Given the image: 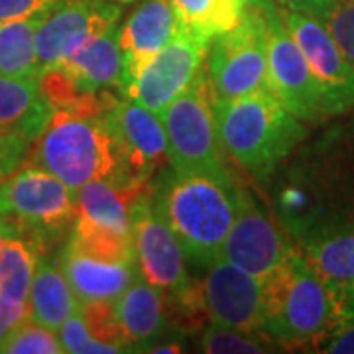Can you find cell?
<instances>
[{
    "instance_id": "74e56055",
    "label": "cell",
    "mask_w": 354,
    "mask_h": 354,
    "mask_svg": "<svg viewBox=\"0 0 354 354\" xmlns=\"http://www.w3.org/2000/svg\"><path fill=\"white\" fill-rule=\"evenodd\" d=\"M8 230H10V225H8V223L2 218V215H0V250H2V244H4V239H6Z\"/></svg>"
},
{
    "instance_id": "cb8c5ba5",
    "label": "cell",
    "mask_w": 354,
    "mask_h": 354,
    "mask_svg": "<svg viewBox=\"0 0 354 354\" xmlns=\"http://www.w3.org/2000/svg\"><path fill=\"white\" fill-rule=\"evenodd\" d=\"M41 16L0 22V73L20 79L39 77L36 30Z\"/></svg>"
},
{
    "instance_id": "1f68e13d",
    "label": "cell",
    "mask_w": 354,
    "mask_h": 354,
    "mask_svg": "<svg viewBox=\"0 0 354 354\" xmlns=\"http://www.w3.org/2000/svg\"><path fill=\"white\" fill-rule=\"evenodd\" d=\"M32 144L16 136H8L0 132V181L12 176L14 171L20 167Z\"/></svg>"
},
{
    "instance_id": "ffe728a7",
    "label": "cell",
    "mask_w": 354,
    "mask_h": 354,
    "mask_svg": "<svg viewBox=\"0 0 354 354\" xmlns=\"http://www.w3.org/2000/svg\"><path fill=\"white\" fill-rule=\"evenodd\" d=\"M113 305L127 339L128 353L152 351L165 327L164 291L138 274Z\"/></svg>"
},
{
    "instance_id": "83f0119b",
    "label": "cell",
    "mask_w": 354,
    "mask_h": 354,
    "mask_svg": "<svg viewBox=\"0 0 354 354\" xmlns=\"http://www.w3.org/2000/svg\"><path fill=\"white\" fill-rule=\"evenodd\" d=\"M81 313H83L88 333L97 341L113 344L120 353L122 351L128 353L124 333H122V327L116 319L114 305L111 301H91V304L81 305Z\"/></svg>"
},
{
    "instance_id": "4dcf8cb0",
    "label": "cell",
    "mask_w": 354,
    "mask_h": 354,
    "mask_svg": "<svg viewBox=\"0 0 354 354\" xmlns=\"http://www.w3.org/2000/svg\"><path fill=\"white\" fill-rule=\"evenodd\" d=\"M315 353L354 354V317L337 321L329 330L309 344Z\"/></svg>"
},
{
    "instance_id": "4316f807",
    "label": "cell",
    "mask_w": 354,
    "mask_h": 354,
    "mask_svg": "<svg viewBox=\"0 0 354 354\" xmlns=\"http://www.w3.org/2000/svg\"><path fill=\"white\" fill-rule=\"evenodd\" d=\"M0 353L6 354H62L65 353L55 330L28 319L2 344Z\"/></svg>"
},
{
    "instance_id": "2e32d148",
    "label": "cell",
    "mask_w": 354,
    "mask_h": 354,
    "mask_svg": "<svg viewBox=\"0 0 354 354\" xmlns=\"http://www.w3.org/2000/svg\"><path fill=\"white\" fill-rule=\"evenodd\" d=\"M295 250L274 221L254 203L252 195L236 187V218L230 227L221 258L241 266L258 279L270 278Z\"/></svg>"
},
{
    "instance_id": "5b68a950",
    "label": "cell",
    "mask_w": 354,
    "mask_h": 354,
    "mask_svg": "<svg viewBox=\"0 0 354 354\" xmlns=\"http://www.w3.org/2000/svg\"><path fill=\"white\" fill-rule=\"evenodd\" d=\"M167 136L169 165L177 176H207L234 185L218 136L213 93L203 69L189 87L160 114Z\"/></svg>"
},
{
    "instance_id": "5bb4252c",
    "label": "cell",
    "mask_w": 354,
    "mask_h": 354,
    "mask_svg": "<svg viewBox=\"0 0 354 354\" xmlns=\"http://www.w3.org/2000/svg\"><path fill=\"white\" fill-rule=\"evenodd\" d=\"M199 297L203 311L213 325L262 335L266 311L264 281L242 270L241 266L218 256L207 268Z\"/></svg>"
},
{
    "instance_id": "52a82bcc",
    "label": "cell",
    "mask_w": 354,
    "mask_h": 354,
    "mask_svg": "<svg viewBox=\"0 0 354 354\" xmlns=\"http://www.w3.org/2000/svg\"><path fill=\"white\" fill-rule=\"evenodd\" d=\"M205 64L215 99L230 101L254 93H270L268 20L260 2L250 4L234 28L211 39Z\"/></svg>"
},
{
    "instance_id": "836d02e7",
    "label": "cell",
    "mask_w": 354,
    "mask_h": 354,
    "mask_svg": "<svg viewBox=\"0 0 354 354\" xmlns=\"http://www.w3.org/2000/svg\"><path fill=\"white\" fill-rule=\"evenodd\" d=\"M30 319V304H18L10 301L0 295V348L6 339L18 329L24 321Z\"/></svg>"
},
{
    "instance_id": "7402d4cb",
    "label": "cell",
    "mask_w": 354,
    "mask_h": 354,
    "mask_svg": "<svg viewBox=\"0 0 354 354\" xmlns=\"http://www.w3.org/2000/svg\"><path fill=\"white\" fill-rule=\"evenodd\" d=\"M30 319L55 330L81 309L77 295L65 278L62 264L50 254H41L30 290Z\"/></svg>"
},
{
    "instance_id": "484cf974",
    "label": "cell",
    "mask_w": 354,
    "mask_h": 354,
    "mask_svg": "<svg viewBox=\"0 0 354 354\" xmlns=\"http://www.w3.org/2000/svg\"><path fill=\"white\" fill-rule=\"evenodd\" d=\"M268 339L258 333L232 329V327H221L213 325L203 333L201 351L211 354H262L272 351L268 346Z\"/></svg>"
},
{
    "instance_id": "e575fe53",
    "label": "cell",
    "mask_w": 354,
    "mask_h": 354,
    "mask_svg": "<svg viewBox=\"0 0 354 354\" xmlns=\"http://www.w3.org/2000/svg\"><path fill=\"white\" fill-rule=\"evenodd\" d=\"M268 2H272L274 6L288 10V12L313 14L323 20L337 6L339 0H268Z\"/></svg>"
},
{
    "instance_id": "44dd1931",
    "label": "cell",
    "mask_w": 354,
    "mask_h": 354,
    "mask_svg": "<svg viewBox=\"0 0 354 354\" xmlns=\"http://www.w3.org/2000/svg\"><path fill=\"white\" fill-rule=\"evenodd\" d=\"M53 116L39 77L20 79L0 73V132L34 144Z\"/></svg>"
},
{
    "instance_id": "f35d334b",
    "label": "cell",
    "mask_w": 354,
    "mask_h": 354,
    "mask_svg": "<svg viewBox=\"0 0 354 354\" xmlns=\"http://www.w3.org/2000/svg\"><path fill=\"white\" fill-rule=\"evenodd\" d=\"M114 2H118V4H128V2H134V0H114Z\"/></svg>"
},
{
    "instance_id": "d590c367",
    "label": "cell",
    "mask_w": 354,
    "mask_h": 354,
    "mask_svg": "<svg viewBox=\"0 0 354 354\" xmlns=\"http://www.w3.org/2000/svg\"><path fill=\"white\" fill-rule=\"evenodd\" d=\"M341 315L354 317V278L346 283V288L341 293Z\"/></svg>"
},
{
    "instance_id": "d6a6232c",
    "label": "cell",
    "mask_w": 354,
    "mask_h": 354,
    "mask_svg": "<svg viewBox=\"0 0 354 354\" xmlns=\"http://www.w3.org/2000/svg\"><path fill=\"white\" fill-rule=\"evenodd\" d=\"M59 0H0V22L44 16Z\"/></svg>"
},
{
    "instance_id": "8d00e7d4",
    "label": "cell",
    "mask_w": 354,
    "mask_h": 354,
    "mask_svg": "<svg viewBox=\"0 0 354 354\" xmlns=\"http://www.w3.org/2000/svg\"><path fill=\"white\" fill-rule=\"evenodd\" d=\"M254 2H256V0H227L228 6L239 14V16H242V12H244L250 4H254Z\"/></svg>"
},
{
    "instance_id": "d4e9b609",
    "label": "cell",
    "mask_w": 354,
    "mask_h": 354,
    "mask_svg": "<svg viewBox=\"0 0 354 354\" xmlns=\"http://www.w3.org/2000/svg\"><path fill=\"white\" fill-rule=\"evenodd\" d=\"M185 28L205 39L215 38L239 24L241 16L227 4V0H171Z\"/></svg>"
},
{
    "instance_id": "9c48e42d",
    "label": "cell",
    "mask_w": 354,
    "mask_h": 354,
    "mask_svg": "<svg viewBox=\"0 0 354 354\" xmlns=\"http://www.w3.org/2000/svg\"><path fill=\"white\" fill-rule=\"evenodd\" d=\"M130 221H132V241L140 276L162 291L174 293L177 301L193 305L199 291L193 290L185 254L181 250L176 234L165 223L164 215L146 189H142L130 203Z\"/></svg>"
},
{
    "instance_id": "f1b7e54d",
    "label": "cell",
    "mask_w": 354,
    "mask_h": 354,
    "mask_svg": "<svg viewBox=\"0 0 354 354\" xmlns=\"http://www.w3.org/2000/svg\"><path fill=\"white\" fill-rule=\"evenodd\" d=\"M59 341L64 344L65 353L71 354H114L120 353L113 344L97 341L91 333H88L87 325L81 309L75 311L73 315L65 321L64 325L57 329Z\"/></svg>"
},
{
    "instance_id": "f546056e",
    "label": "cell",
    "mask_w": 354,
    "mask_h": 354,
    "mask_svg": "<svg viewBox=\"0 0 354 354\" xmlns=\"http://www.w3.org/2000/svg\"><path fill=\"white\" fill-rule=\"evenodd\" d=\"M323 20L354 67V0H339Z\"/></svg>"
},
{
    "instance_id": "277c9868",
    "label": "cell",
    "mask_w": 354,
    "mask_h": 354,
    "mask_svg": "<svg viewBox=\"0 0 354 354\" xmlns=\"http://www.w3.org/2000/svg\"><path fill=\"white\" fill-rule=\"evenodd\" d=\"M156 203L191 264H213L236 218V185L207 176L174 174L156 195Z\"/></svg>"
},
{
    "instance_id": "d6986e66",
    "label": "cell",
    "mask_w": 354,
    "mask_h": 354,
    "mask_svg": "<svg viewBox=\"0 0 354 354\" xmlns=\"http://www.w3.org/2000/svg\"><path fill=\"white\" fill-rule=\"evenodd\" d=\"M299 252L339 295L354 278V215L330 216L301 239Z\"/></svg>"
},
{
    "instance_id": "6da1fadb",
    "label": "cell",
    "mask_w": 354,
    "mask_h": 354,
    "mask_svg": "<svg viewBox=\"0 0 354 354\" xmlns=\"http://www.w3.org/2000/svg\"><path fill=\"white\" fill-rule=\"evenodd\" d=\"M28 158L73 191L95 179H114L132 193L142 191L124 176L122 153L104 114L53 111Z\"/></svg>"
},
{
    "instance_id": "8992f818",
    "label": "cell",
    "mask_w": 354,
    "mask_h": 354,
    "mask_svg": "<svg viewBox=\"0 0 354 354\" xmlns=\"http://www.w3.org/2000/svg\"><path fill=\"white\" fill-rule=\"evenodd\" d=\"M0 215L44 252L71 234L75 191L44 167L28 162L0 181Z\"/></svg>"
},
{
    "instance_id": "3957f363",
    "label": "cell",
    "mask_w": 354,
    "mask_h": 354,
    "mask_svg": "<svg viewBox=\"0 0 354 354\" xmlns=\"http://www.w3.org/2000/svg\"><path fill=\"white\" fill-rule=\"evenodd\" d=\"M262 335L281 346H309L341 321L339 295L295 248L264 281Z\"/></svg>"
},
{
    "instance_id": "603a6c76",
    "label": "cell",
    "mask_w": 354,
    "mask_h": 354,
    "mask_svg": "<svg viewBox=\"0 0 354 354\" xmlns=\"http://www.w3.org/2000/svg\"><path fill=\"white\" fill-rule=\"evenodd\" d=\"M41 248L26 234L16 232L12 227L8 230L2 250H0V295L26 304L30 297L32 281L36 274Z\"/></svg>"
},
{
    "instance_id": "7c38bea8",
    "label": "cell",
    "mask_w": 354,
    "mask_h": 354,
    "mask_svg": "<svg viewBox=\"0 0 354 354\" xmlns=\"http://www.w3.org/2000/svg\"><path fill=\"white\" fill-rule=\"evenodd\" d=\"M281 14L319 83L327 118L354 111V67L333 38L325 20L313 14L288 10H281Z\"/></svg>"
},
{
    "instance_id": "7a4b0ae2",
    "label": "cell",
    "mask_w": 354,
    "mask_h": 354,
    "mask_svg": "<svg viewBox=\"0 0 354 354\" xmlns=\"http://www.w3.org/2000/svg\"><path fill=\"white\" fill-rule=\"evenodd\" d=\"M213 106L227 156L258 181L272 176L307 136L304 122L272 93L230 101L213 97Z\"/></svg>"
},
{
    "instance_id": "8fae6325",
    "label": "cell",
    "mask_w": 354,
    "mask_h": 354,
    "mask_svg": "<svg viewBox=\"0 0 354 354\" xmlns=\"http://www.w3.org/2000/svg\"><path fill=\"white\" fill-rule=\"evenodd\" d=\"M209 44V39L181 26L176 36L165 44L164 50L156 53L128 83L122 95L150 109L152 113L162 114L165 106L176 101L203 71Z\"/></svg>"
},
{
    "instance_id": "ac0fdd59",
    "label": "cell",
    "mask_w": 354,
    "mask_h": 354,
    "mask_svg": "<svg viewBox=\"0 0 354 354\" xmlns=\"http://www.w3.org/2000/svg\"><path fill=\"white\" fill-rule=\"evenodd\" d=\"M59 264L79 304L111 301L124 293L136 279V262L106 260L81 250L73 242H67L59 256Z\"/></svg>"
},
{
    "instance_id": "e0dca14e",
    "label": "cell",
    "mask_w": 354,
    "mask_h": 354,
    "mask_svg": "<svg viewBox=\"0 0 354 354\" xmlns=\"http://www.w3.org/2000/svg\"><path fill=\"white\" fill-rule=\"evenodd\" d=\"M183 26L171 0H142L140 6L120 26V48L124 53L122 87L144 69V65L179 32Z\"/></svg>"
},
{
    "instance_id": "30bf717a",
    "label": "cell",
    "mask_w": 354,
    "mask_h": 354,
    "mask_svg": "<svg viewBox=\"0 0 354 354\" xmlns=\"http://www.w3.org/2000/svg\"><path fill=\"white\" fill-rule=\"evenodd\" d=\"M262 4L268 20V81L270 93L301 122L317 124L327 120L323 93L305 59L304 51L283 22L281 8L268 0Z\"/></svg>"
},
{
    "instance_id": "9a60e30c",
    "label": "cell",
    "mask_w": 354,
    "mask_h": 354,
    "mask_svg": "<svg viewBox=\"0 0 354 354\" xmlns=\"http://www.w3.org/2000/svg\"><path fill=\"white\" fill-rule=\"evenodd\" d=\"M104 118L122 153L124 176L134 187L144 189L148 179L169 164L167 136L160 114L124 97L111 102Z\"/></svg>"
},
{
    "instance_id": "ba28073f",
    "label": "cell",
    "mask_w": 354,
    "mask_h": 354,
    "mask_svg": "<svg viewBox=\"0 0 354 354\" xmlns=\"http://www.w3.org/2000/svg\"><path fill=\"white\" fill-rule=\"evenodd\" d=\"M136 195L114 179H95L79 187L69 242L99 258L136 262L130 221V203Z\"/></svg>"
},
{
    "instance_id": "4fadbf2b",
    "label": "cell",
    "mask_w": 354,
    "mask_h": 354,
    "mask_svg": "<svg viewBox=\"0 0 354 354\" xmlns=\"http://www.w3.org/2000/svg\"><path fill=\"white\" fill-rule=\"evenodd\" d=\"M120 12L114 0H59L41 16L36 30L39 75L59 67L87 39L116 24Z\"/></svg>"
}]
</instances>
